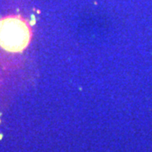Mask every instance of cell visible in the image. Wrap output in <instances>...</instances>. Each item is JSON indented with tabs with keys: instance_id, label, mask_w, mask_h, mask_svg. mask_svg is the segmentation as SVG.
<instances>
[{
	"instance_id": "obj_1",
	"label": "cell",
	"mask_w": 152,
	"mask_h": 152,
	"mask_svg": "<svg viewBox=\"0 0 152 152\" xmlns=\"http://www.w3.org/2000/svg\"><path fill=\"white\" fill-rule=\"evenodd\" d=\"M31 31L23 20L9 17L0 20V46L7 51L17 53L28 46Z\"/></svg>"
}]
</instances>
